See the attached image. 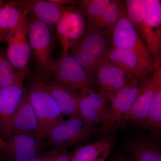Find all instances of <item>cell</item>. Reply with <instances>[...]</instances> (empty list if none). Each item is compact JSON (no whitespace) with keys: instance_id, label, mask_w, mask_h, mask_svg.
Returning <instances> with one entry per match:
<instances>
[{"instance_id":"6da1fadb","label":"cell","mask_w":161,"mask_h":161,"mask_svg":"<svg viewBox=\"0 0 161 161\" xmlns=\"http://www.w3.org/2000/svg\"><path fill=\"white\" fill-rule=\"evenodd\" d=\"M27 36L36 65V78L43 82L51 78L53 36V30L35 18H27Z\"/></svg>"},{"instance_id":"7a4b0ae2","label":"cell","mask_w":161,"mask_h":161,"mask_svg":"<svg viewBox=\"0 0 161 161\" xmlns=\"http://www.w3.org/2000/svg\"><path fill=\"white\" fill-rule=\"evenodd\" d=\"M111 44L109 33L87 23L83 35L68 53L95 78L97 67Z\"/></svg>"},{"instance_id":"3957f363","label":"cell","mask_w":161,"mask_h":161,"mask_svg":"<svg viewBox=\"0 0 161 161\" xmlns=\"http://www.w3.org/2000/svg\"><path fill=\"white\" fill-rule=\"evenodd\" d=\"M140 82L132 78L110 100L105 116L97 130L103 137L113 136L125 126L126 119L138 94Z\"/></svg>"},{"instance_id":"277c9868","label":"cell","mask_w":161,"mask_h":161,"mask_svg":"<svg viewBox=\"0 0 161 161\" xmlns=\"http://www.w3.org/2000/svg\"><path fill=\"white\" fill-rule=\"evenodd\" d=\"M28 97L40 125L44 139L52 128L64 120L61 111L44 86V82L35 77L29 91Z\"/></svg>"},{"instance_id":"5b68a950","label":"cell","mask_w":161,"mask_h":161,"mask_svg":"<svg viewBox=\"0 0 161 161\" xmlns=\"http://www.w3.org/2000/svg\"><path fill=\"white\" fill-rule=\"evenodd\" d=\"M51 80L76 90L80 93L93 91L95 78L68 52L54 60Z\"/></svg>"},{"instance_id":"8992f818","label":"cell","mask_w":161,"mask_h":161,"mask_svg":"<svg viewBox=\"0 0 161 161\" xmlns=\"http://www.w3.org/2000/svg\"><path fill=\"white\" fill-rule=\"evenodd\" d=\"M95 128L80 116H71L50 130L44 139L45 146L66 148L72 147L87 138L95 131Z\"/></svg>"},{"instance_id":"52a82bcc","label":"cell","mask_w":161,"mask_h":161,"mask_svg":"<svg viewBox=\"0 0 161 161\" xmlns=\"http://www.w3.org/2000/svg\"><path fill=\"white\" fill-rule=\"evenodd\" d=\"M143 2L144 23L140 37L147 47L156 68L161 65V1Z\"/></svg>"},{"instance_id":"ba28073f","label":"cell","mask_w":161,"mask_h":161,"mask_svg":"<svg viewBox=\"0 0 161 161\" xmlns=\"http://www.w3.org/2000/svg\"><path fill=\"white\" fill-rule=\"evenodd\" d=\"M87 23L85 15L76 4L64 6L55 25L63 53H67L81 38L86 29Z\"/></svg>"},{"instance_id":"9c48e42d","label":"cell","mask_w":161,"mask_h":161,"mask_svg":"<svg viewBox=\"0 0 161 161\" xmlns=\"http://www.w3.org/2000/svg\"><path fill=\"white\" fill-rule=\"evenodd\" d=\"M111 38V45L113 47L134 51L144 59L154 63L147 47L141 40L128 17L125 4L112 30Z\"/></svg>"},{"instance_id":"30bf717a","label":"cell","mask_w":161,"mask_h":161,"mask_svg":"<svg viewBox=\"0 0 161 161\" xmlns=\"http://www.w3.org/2000/svg\"><path fill=\"white\" fill-rule=\"evenodd\" d=\"M27 93L23 83L0 89V136L4 142L12 135L14 119Z\"/></svg>"},{"instance_id":"8fae6325","label":"cell","mask_w":161,"mask_h":161,"mask_svg":"<svg viewBox=\"0 0 161 161\" xmlns=\"http://www.w3.org/2000/svg\"><path fill=\"white\" fill-rule=\"evenodd\" d=\"M6 56L19 71L27 75L31 51L27 36V19L6 34Z\"/></svg>"},{"instance_id":"7c38bea8","label":"cell","mask_w":161,"mask_h":161,"mask_svg":"<svg viewBox=\"0 0 161 161\" xmlns=\"http://www.w3.org/2000/svg\"><path fill=\"white\" fill-rule=\"evenodd\" d=\"M133 78L120 67L105 58L98 64L95 74V82L99 86V92L109 101Z\"/></svg>"},{"instance_id":"4fadbf2b","label":"cell","mask_w":161,"mask_h":161,"mask_svg":"<svg viewBox=\"0 0 161 161\" xmlns=\"http://www.w3.org/2000/svg\"><path fill=\"white\" fill-rule=\"evenodd\" d=\"M104 58L140 81L151 75L155 69L154 63L144 59L134 51L115 48L112 45Z\"/></svg>"},{"instance_id":"5bb4252c","label":"cell","mask_w":161,"mask_h":161,"mask_svg":"<svg viewBox=\"0 0 161 161\" xmlns=\"http://www.w3.org/2000/svg\"><path fill=\"white\" fill-rule=\"evenodd\" d=\"M5 142L6 146L3 151L14 161H26L36 157L45 146L43 139L27 133L12 134Z\"/></svg>"},{"instance_id":"9a60e30c","label":"cell","mask_w":161,"mask_h":161,"mask_svg":"<svg viewBox=\"0 0 161 161\" xmlns=\"http://www.w3.org/2000/svg\"><path fill=\"white\" fill-rule=\"evenodd\" d=\"M155 86V77L153 73L141 80L138 94L126 119L125 126L132 123L142 126L149 113Z\"/></svg>"},{"instance_id":"2e32d148","label":"cell","mask_w":161,"mask_h":161,"mask_svg":"<svg viewBox=\"0 0 161 161\" xmlns=\"http://www.w3.org/2000/svg\"><path fill=\"white\" fill-rule=\"evenodd\" d=\"M109 107V101L100 92L93 91L80 93L78 103L79 115L84 120L95 127L101 123Z\"/></svg>"},{"instance_id":"e0dca14e","label":"cell","mask_w":161,"mask_h":161,"mask_svg":"<svg viewBox=\"0 0 161 161\" xmlns=\"http://www.w3.org/2000/svg\"><path fill=\"white\" fill-rule=\"evenodd\" d=\"M18 3L28 13V15L53 28L64 9V6H60L50 0H17Z\"/></svg>"},{"instance_id":"ac0fdd59","label":"cell","mask_w":161,"mask_h":161,"mask_svg":"<svg viewBox=\"0 0 161 161\" xmlns=\"http://www.w3.org/2000/svg\"><path fill=\"white\" fill-rule=\"evenodd\" d=\"M44 84L64 116H79L78 103L80 92L53 80L44 82Z\"/></svg>"},{"instance_id":"d6986e66","label":"cell","mask_w":161,"mask_h":161,"mask_svg":"<svg viewBox=\"0 0 161 161\" xmlns=\"http://www.w3.org/2000/svg\"><path fill=\"white\" fill-rule=\"evenodd\" d=\"M125 150L136 161H161V149L152 137L138 134L129 139Z\"/></svg>"},{"instance_id":"ffe728a7","label":"cell","mask_w":161,"mask_h":161,"mask_svg":"<svg viewBox=\"0 0 161 161\" xmlns=\"http://www.w3.org/2000/svg\"><path fill=\"white\" fill-rule=\"evenodd\" d=\"M19 133L34 134L43 139L38 119L29 100L28 91L13 122L12 135Z\"/></svg>"},{"instance_id":"44dd1931","label":"cell","mask_w":161,"mask_h":161,"mask_svg":"<svg viewBox=\"0 0 161 161\" xmlns=\"http://www.w3.org/2000/svg\"><path fill=\"white\" fill-rule=\"evenodd\" d=\"M155 79L154 94L147 119L142 128L153 136H159L161 132V65L153 72Z\"/></svg>"},{"instance_id":"7402d4cb","label":"cell","mask_w":161,"mask_h":161,"mask_svg":"<svg viewBox=\"0 0 161 161\" xmlns=\"http://www.w3.org/2000/svg\"><path fill=\"white\" fill-rule=\"evenodd\" d=\"M26 9L17 1H0V31L6 35L27 19Z\"/></svg>"},{"instance_id":"603a6c76","label":"cell","mask_w":161,"mask_h":161,"mask_svg":"<svg viewBox=\"0 0 161 161\" xmlns=\"http://www.w3.org/2000/svg\"><path fill=\"white\" fill-rule=\"evenodd\" d=\"M115 143L113 136L103 137L93 143L78 147L73 156L83 161H90L110 154Z\"/></svg>"},{"instance_id":"cb8c5ba5","label":"cell","mask_w":161,"mask_h":161,"mask_svg":"<svg viewBox=\"0 0 161 161\" xmlns=\"http://www.w3.org/2000/svg\"><path fill=\"white\" fill-rule=\"evenodd\" d=\"M125 4V2L123 1L112 0L98 19L92 24H87L112 34V30L118 21Z\"/></svg>"},{"instance_id":"d4e9b609","label":"cell","mask_w":161,"mask_h":161,"mask_svg":"<svg viewBox=\"0 0 161 161\" xmlns=\"http://www.w3.org/2000/svg\"><path fill=\"white\" fill-rule=\"evenodd\" d=\"M26 76L13 65L6 57V53L0 49V89L23 83Z\"/></svg>"},{"instance_id":"484cf974","label":"cell","mask_w":161,"mask_h":161,"mask_svg":"<svg viewBox=\"0 0 161 161\" xmlns=\"http://www.w3.org/2000/svg\"><path fill=\"white\" fill-rule=\"evenodd\" d=\"M112 0H82L76 5L83 12L88 24H92L101 16Z\"/></svg>"},{"instance_id":"4316f807","label":"cell","mask_w":161,"mask_h":161,"mask_svg":"<svg viewBox=\"0 0 161 161\" xmlns=\"http://www.w3.org/2000/svg\"><path fill=\"white\" fill-rule=\"evenodd\" d=\"M55 161H71L73 156L63 147H53L51 150Z\"/></svg>"},{"instance_id":"83f0119b","label":"cell","mask_w":161,"mask_h":161,"mask_svg":"<svg viewBox=\"0 0 161 161\" xmlns=\"http://www.w3.org/2000/svg\"><path fill=\"white\" fill-rule=\"evenodd\" d=\"M51 2L56 3L60 6H65V5H75L77 1L73 0H50Z\"/></svg>"},{"instance_id":"f1b7e54d","label":"cell","mask_w":161,"mask_h":161,"mask_svg":"<svg viewBox=\"0 0 161 161\" xmlns=\"http://www.w3.org/2000/svg\"><path fill=\"white\" fill-rule=\"evenodd\" d=\"M111 161H136L132 156H129L125 154H120L116 156Z\"/></svg>"},{"instance_id":"f546056e","label":"cell","mask_w":161,"mask_h":161,"mask_svg":"<svg viewBox=\"0 0 161 161\" xmlns=\"http://www.w3.org/2000/svg\"><path fill=\"white\" fill-rule=\"evenodd\" d=\"M43 161H55L51 150L43 157Z\"/></svg>"},{"instance_id":"4dcf8cb0","label":"cell","mask_w":161,"mask_h":161,"mask_svg":"<svg viewBox=\"0 0 161 161\" xmlns=\"http://www.w3.org/2000/svg\"><path fill=\"white\" fill-rule=\"evenodd\" d=\"M109 155V154H104V155H103L102 156L98 158L90 161H105Z\"/></svg>"},{"instance_id":"1f68e13d","label":"cell","mask_w":161,"mask_h":161,"mask_svg":"<svg viewBox=\"0 0 161 161\" xmlns=\"http://www.w3.org/2000/svg\"><path fill=\"white\" fill-rule=\"evenodd\" d=\"M5 142H4V140L1 137V136H0V150H3L5 149Z\"/></svg>"},{"instance_id":"d6a6232c","label":"cell","mask_w":161,"mask_h":161,"mask_svg":"<svg viewBox=\"0 0 161 161\" xmlns=\"http://www.w3.org/2000/svg\"><path fill=\"white\" fill-rule=\"evenodd\" d=\"M6 35L0 31V43L3 41H6Z\"/></svg>"},{"instance_id":"836d02e7","label":"cell","mask_w":161,"mask_h":161,"mask_svg":"<svg viewBox=\"0 0 161 161\" xmlns=\"http://www.w3.org/2000/svg\"><path fill=\"white\" fill-rule=\"evenodd\" d=\"M42 157H36L34 158L28 160L26 161H40L42 159Z\"/></svg>"},{"instance_id":"e575fe53","label":"cell","mask_w":161,"mask_h":161,"mask_svg":"<svg viewBox=\"0 0 161 161\" xmlns=\"http://www.w3.org/2000/svg\"><path fill=\"white\" fill-rule=\"evenodd\" d=\"M40 161H43V157H42V159H41Z\"/></svg>"}]
</instances>
